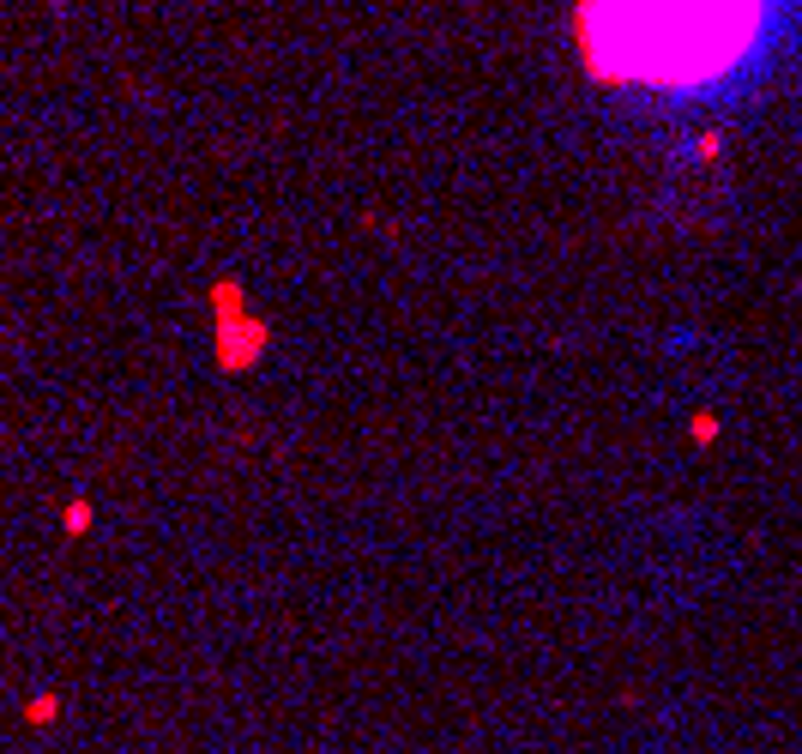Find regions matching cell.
<instances>
[{
  "label": "cell",
  "instance_id": "1",
  "mask_svg": "<svg viewBox=\"0 0 802 754\" xmlns=\"http://www.w3.org/2000/svg\"><path fill=\"white\" fill-rule=\"evenodd\" d=\"M767 0H579L585 67L639 91H712L760 49Z\"/></svg>",
  "mask_w": 802,
  "mask_h": 754
},
{
  "label": "cell",
  "instance_id": "2",
  "mask_svg": "<svg viewBox=\"0 0 802 754\" xmlns=\"http://www.w3.org/2000/svg\"><path fill=\"white\" fill-rule=\"evenodd\" d=\"M85 525H91V507H85V501H73V507H67V531H85Z\"/></svg>",
  "mask_w": 802,
  "mask_h": 754
},
{
  "label": "cell",
  "instance_id": "3",
  "mask_svg": "<svg viewBox=\"0 0 802 754\" xmlns=\"http://www.w3.org/2000/svg\"><path fill=\"white\" fill-rule=\"evenodd\" d=\"M55 719V700H31V724H49Z\"/></svg>",
  "mask_w": 802,
  "mask_h": 754
}]
</instances>
